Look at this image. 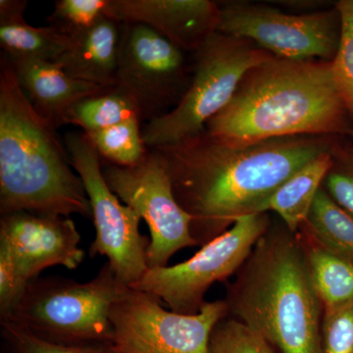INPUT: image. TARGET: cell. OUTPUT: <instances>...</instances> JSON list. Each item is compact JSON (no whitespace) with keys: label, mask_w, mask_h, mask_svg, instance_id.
I'll return each mask as SVG.
<instances>
[{"label":"cell","mask_w":353,"mask_h":353,"mask_svg":"<svg viewBox=\"0 0 353 353\" xmlns=\"http://www.w3.org/2000/svg\"><path fill=\"white\" fill-rule=\"evenodd\" d=\"M336 137L296 136L234 143L201 132L150 148L170 176L176 201L192 218L199 245L246 215L266 213L279 188L304 165L332 152Z\"/></svg>","instance_id":"obj_1"},{"label":"cell","mask_w":353,"mask_h":353,"mask_svg":"<svg viewBox=\"0 0 353 353\" xmlns=\"http://www.w3.org/2000/svg\"><path fill=\"white\" fill-rule=\"evenodd\" d=\"M352 124L331 62L275 57L246 72L206 132L230 143H250L283 137L338 138L352 134Z\"/></svg>","instance_id":"obj_2"},{"label":"cell","mask_w":353,"mask_h":353,"mask_svg":"<svg viewBox=\"0 0 353 353\" xmlns=\"http://www.w3.org/2000/svg\"><path fill=\"white\" fill-rule=\"evenodd\" d=\"M55 129L32 108L8 57L0 58V213L92 218L82 180Z\"/></svg>","instance_id":"obj_3"},{"label":"cell","mask_w":353,"mask_h":353,"mask_svg":"<svg viewBox=\"0 0 353 353\" xmlns=\"http://www.w3.org/2000/svg\"><path fill=\"white\" fill-rule=\"evenodd\" d=\"M296 234L269 228L228 289L225 301L229 314L279 352L321 353L324 307Z\"/></svg>","instance_id":"obj_4"},{"label":"cell","mask_w":353,"mask_h":353,"mask_svg":"<svg viewBox=\"0 0 353 353\" xmlns=\"http://www.w3.org/2000/svg\"><path fill=\"white\" fill-rule=\"evenodd\" d=\"M126 285L118 282L108 262L92 280L36 278L6 319L41 340L61 345L112 343L110 309Z\"/></svg>","instance_id":"obj_5"},{"label":"cell","mask_w":353,"mask_h":353,"mask_svg":"<svg viewBox=\"0 0 353 353\" xmlns=\"http://www.w3.org/2000/svg\"><path fill=\"white\" fill-rule=\"evenodd\" d=\"M194 75L173 110L141 128L148 148L174 145L206 131L246 72L275 57L252 41L215 32L194 53Z\"/></svg>","instance_id":"obj_6"},{"label":"cell","mask_w":353,"mask_h":353,"mask_svg":"<svg viewBox=\"0 0 353 353\" xmlns=\"http://www.w3.org/2000/svg\"><path fill=\"white\" fill-rule=\"evenodd\" d=\"M64 143L92 208L95 239L90 246V257H108L118 282L131 287L150 269V239L139 232L141 218L109 189L102 174L101 157L85 132H68Z\"/></svg>","instance_id":"obj_7"},{"label":"cell","mask_w":353,"mask_h":353,"mask_svg":"<svg viewBox=\"0 0 353 353\" xmlns=\"http://www.w3.org/2000/svg\"><path fill=\"white\" fill-rule=\"evenodd\" d=\"M269 228L266 213L239 218L231 229L202 245L190 259L173 266L148 269L130 288L157 296L174 312L196 314L206 303L204 296L209 288L240 271Z\"/></svg>","instance_id":"obj_8"},{"label":"cell","mask_w":353,"mask_h":353,"mask_svg":"<svg viewBox=\"0 0 353 353\" xmlns=\"http://www.w3.org/2000/svg\"><path fill=\"white\" fill-rule=\"evenodd\" d=\"M157 296L125 287L110 309L118 353H208L216 325L229 314L226 301L206 303L196 314L165 310Z\"/></svg>","instance_id":"obj_9"},{"label":"cell","mask_w":353,"mask_h":353,"mask_svg":"<svg viewBox=\"0 0 353 353\" xmlns=\"http://www.w3.org/2000/svg\"><path fill=\"white\" fill-rule=\"evenodd\" d=\"M101 162L109 189L150 228L148 268L168 266L176 252L199 245L190 232L192 216L176 201L170 176L154 150L148 148L143 161L134 166H118L101 158Z\"/></svg>","instance_id":"obj_10"},{"label":"cell","mask_w":353,"mask_h":353,"mask_svg":"<svg viewBox=\"0 0 353 353\" xmlns=\"http://www.w3.org/2000/svg\"><path fill=\"white\" fill-rule=\"evenodd\" d=\"M219 6L220 34L252 41L284 59L332 62L336 57L341 38L336 6L299 15L260 4L231 2Z\"/></svg>","instance_id":"obj_11"},{"label":"cell","mask_w":353,"mask_h":353,"mask_svg":"<svg viewBox=\"0 0 353 353\" xmlns=\"http://www.w3.org/2000/svg\"><path fill=\"white\" fill-rule=\"evenodd\" d=\"M190 83L183 50L146 26L122 23L115 87L136 103L143 123L173 110Z\"/></svg>","instance_id":"obj_12"},{"label":"cell","mask_w":353,"mask_h":353,"mask_svg":"<svg viewBox=\"0 0 353 353\" xmlns=\"http://www.w3.org/2000/svg\"><path fill=\"white\" fill-rule=\"evenodd\" d=\"M0 243L12 253L28 283L44 269H76L85 259L81 234L74 221L60 215L17 211L1 215Z\"/></svg>","instance_id":"obj_13"},{"label":"cell","mask_w":353,"mask_h":353,"mask_svg":"<svg viewBox=\"0 0 353 353\" xmlns=\"http://www.w3.org/2000/svg\"><path fill=\"white\" fill-rule=\"evenodd\" d=\"M110 6L112 19L146 26L183 52H196L219 27V3L210 0H110Z\"/></svg>","instance_id":"obj_14"},{"label":"cell","mask_w":353,"mask_h":353,"mask_svg":"<svg viewBox=\"0 0 353 353\" xmlns=\"http://www.w3.org/2000/svg\"><path fill=\"white\" fill-rule=\"evenodd\" d=\"M8 59L32 108L55 129L68 125L70 111L79 101L108 88L77 80L53 62L26 58Z\"/></svg>","instance_id":"obj_15"},{"label":"cell","mask_w":353,"mask_h":353,"mask_svg":"<svg viewBox=\"0 0 353 353\" xmlns=\"http://www.w3.org/2000/svg\"><path fill=\"white\" fill-rule=\"evenodd\" d=\"M121 39L122 23L108 18L72 39L69 50L54 63L77 80L115 87Z\"/></svg>","instance_id":"obj_16"},{"label":"cell","mask_w":353,"mask_h":353,"mask_svg":"<svg viewBox=\"0 0 353 353\" xmlns=\"http://www.w3.org/2000/svg\"><path fill=\"white\" fill-rule=\"evenodd\" d=\"M26 0L0 1V46L9 58L53 62L69 50L72 39L55 28L26 22Z\"/></svg>","instance_id":"obj_17"},{"label":"cell","mask_w":353,"mask_h":353,"mask_svg":"<svg viewBox=\"0 0 353 353\" xmlns=\"http://www.w3.org/2000/svg\"><path fill=\"white\" fill-rule=\"evenodd\" d=\"M333 162V150L322 153L288 179L271 197L268 210L277 213L292 233L296 234L307 219Z\"/></svg>","instance_id":"obj_18"},{"label":"cell","mask_w":353,"mask_h":353,"mask_svg":"<svg viewBox=\"0 0 353 353\" xmlns=\"http://www.w3.org/2000/svg\"><path fill=\"white\" fill-rule=\"evenodd\" d=\"M311 282L323 307L353 301V260L329 252L304 233L301 236Z\"/></svg>","instance_id":"obj_19"},{"label":"cell","mask_w":353,"mask_h":353,"mask_svg":"<svg viewBox=\"0 0 353 353\" xmlns=\"http://www.w3.org/2000/svg\"><path fill=\"white\" fill-rule=\"evenodd\" d=\"M301 228L318 245L353 260V216L339 205L324 187L318 192Z\"/></svg>","instance_id":"obj_20"},{"label":"cell","mask_w":353,"mask_h":353,"mask_svg":"<svg viewBox=\"0 0 353 353\" xmlns=\"http://www.w3.org/2000/svg\"><path fill=\"white\" fill-rule=\"evenodd\" d=\"M134 119L143 123L136 103L120 88L112 87L79 101L70 111L68 125L90 132Z\"/></svg>","instance_id":"obj_21"},{"label":"cell","mask_w":353,"mask_h":353,"mask_svg":"<svg viewBox=\"0 0 353 353\" xmlns=\"http://www.w3.org/2000/svg\"><path fill=\"white\" fill-rule=\"evenodd\" d=\"M141 124V121L134 119L99 131L83 132L102 160L118 166L130 167L143 161L148 152L143 141Z\"/></svg>","instance_id":"obj_22"},{"label":"cell","mask_w":353,"mask_h":353,"mask_svg":"<svg viewBox=\"0 0 353 353\" xmlns=\"http://www.w3.org/2000/svg\"><path fill=\"white\" fill-rule=\"evenodd\" d=\"M110 18V0H57L48 26L74 39L97 23Z\"/></svg>","instance_id":"obj_23"},{"label":"cell","mask_w":353,"mask_h":353,"mask_svg":"<svg viewBox=\"0 0 353 353\" xmlns=\"http://www.w3.org/2000/svg\"><path fill=\"white\" fill-rule=\"evenodd\" d=\"M334 6L340 14L341 38L332 74L353 125V0H340Z\"/></svg>","instance_id":"obj_24"},{"label":"cell","mask_w":353,"mask_h":353,"mask_svg":"<svg viewBox=\"0 0 353 353\" xmlns=\"http://www.w3.org/2000/svg\"><path fill=\"white\" fill-rule=\"evenodd\" d=\"M6 353H118L112 343L61 345L41 340L31 332L8 321H0Z\"/></svg>","instance_id":"obj_25"},{"label":"cell","mask_w":353,"mask_h":353,"mask_svg":"<svg viewBox=\"0 0 353 353\" xmlns=\"http://www.w3.org/2000/svg\"><path fill=\"white\" fill-rule=\"evenodd\" d=\"M208 353H280L256 332L234 318H224L216 325Z\"/></svg>","instance_id":"obj_26"},{"label":"cell","mask_w":353,"mask_h":353,"mask_svg":"<svg viewBox=\"0 0 353 353\" xmlns=\"http://www.w3.org/2000/svg\"><path fill=\"white\" fill-rule=\"evenodd\" d=\"M321 353H353V301L324 309Z\"/></svg>","instance_id":"obj_27"},{"label":"cell","mask_w":353,"mask_h":353,"mask_svg":"<svg viewBox=\"0 0 353 353\" xmlns=\"http://www.w3.org/2000/svg\"><path fill=\"white\" fill-rule=\"evenodd\" d=\"M333 160L323 187L339 205L353 216V146L336 143Z\"/></svg>","instance_id":"obj_28"},{"label":"cell","mask_w":353,"mask_h":353,"mask_svg":"<svg viewBox=\"0 0 353 353\" xmlns=\"http://www.w3.org/2000/svg\"><path fill=\"white\" fill-rule=\"evenodd\" d=\"M28 284L12 253L6 245L0 243V320L10 314L24 294Z\"/></svg>","instance_id":"obj_29"},{"label":"cell","mask_w":353,"mask_h":353,"mask_svg":"<svg viewBox=\"0 0 353 353\" xmlns=\"http://www.w3.org/2000/svg\"><path fill=\"white\" fill-rule=\"evenodd\" d=\"M350 136H352V143H353V131L352 132V134H350ZM352 146H353V145H352Z\"/></svg>","instance_id":"obj_30"},{"label":"cell","mask_w":353,"mask_h":353,"mask_svg":"<svg viewBox=\"0 0 353 353\" xmlns=\"http://www.w3.org/2000/svg\"><path fill=\"white\" fill-rule=\"evenodd\" d=\"M1 353H6V352H2Z\"/></svg>","instance_id":"obj_31"}]
</instances>
